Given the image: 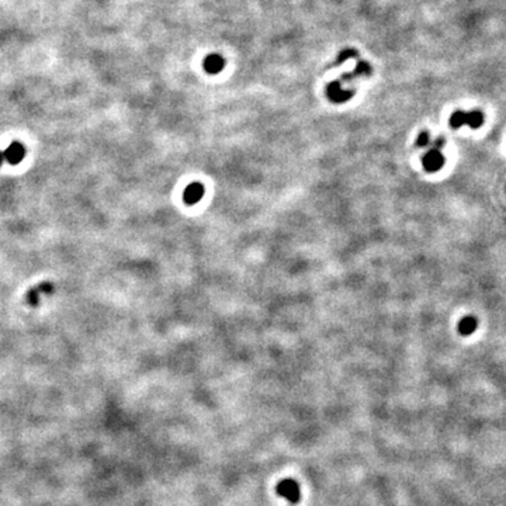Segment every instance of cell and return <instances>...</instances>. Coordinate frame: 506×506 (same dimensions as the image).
<instances>
[{"label": "cell", "mask_w": 506, "mask_h": 506, "mask_svg": "<svg viewBox=\"0 0 506 506\" xmlns=\"http://www.w3.org/2000/svg\"><path fill=\"white\" fill-rule=\"evenodd\" d=\"M41 291H40V288L37 287V288H33L31 291L29 293V301L31 302L33 305H37V302H38V294H40Z\"/></svg>", "instance_id": "cell-12"}, {"label": "cell", "mask_w": 506, "mask_h": 506, "mask_svg": "<svg viewBox=\"0 0 506 506\" xmlns=\"http://www.w3.org/2000/svg\"><path fill=\"white\" fill-rule=\"evenodd\" d=\"M477 326H478L477 319H475L474 316H464L460 322H459V332H460L461 335H464V336H468V335H471L475 332Z\"/></svg>", "instance_id": "cell-9"}, {"label": "cell", "mask_w": 506, "mask_h": 506, "mask_svg": "<svg viewBox=\"0 0 506 506\" xmlns=\"http://www.w3.org/2000/svg\"><path fill=\"white\" fill-rule=\"evenodd\" d=\"M449 124L453 130H457L463 125H468L477 130L484 124V114L479 110H471V111L457 110L450 117Z\"/></svg>", "instance_id": "cell-1"}, {"label": "cell", "mask_w": 506, "mask_h": 506, "mask_svg": "<svg viewBox=\"0 0 506 506\" xmlns=\"http://www.w3.org/2000/svg\"><path fill=\"white\" fill-rule=\"evenodd\" d=\"M204 193H206V189L201 183L198 182H194V183L189 184L186 189H184L183 193V200L187 206H194L197 203L201 200L204 197Z\"/></svg>", "instance_id": "cell-5"}, {"label": "cell", "mask_w": 506, "mask_h": 506, "mask_svg": "<svg viewBox=\"0 0 506 506\" xmlns=\"http://www.w3.org/2000/svg\"><path fill=\"white\" fill-rule=\"evenodd\" d=\"M277 494L283 496L284 499H287L290 503H298L301 499V491H299V485L297 481H294L291 478H286L280 483L277 484L276 487Z\"/></svg>", "instance_id": "cell-2"}, {"label": "cell", "mask_w": 506, "mask_h": 506, "mask_svg": "<svg viewBox=\"0 0 506 506\" xmlns=\"http://www.w3.org/2000/svg\"><path fill=\"white\" fill-rule=\"evenodd\" d=\"M349 58H357V52L355 51V49H351V48H347V49H345V51L340 52L339 57H338V59H336V65L343 63L346 59H349Z\"/></svg>", "instance_id": "cell-10"}, {"label": "cell", "mask_w": 506, "mask_h": 506, "mask_svg": "<svg viewBox=\"0 0 506 506\" xmlns=\"http://www.w3.org/2000/svg\"><path fill=\"white\" fill-rule=\"evenodd\" d=\"M326 96L331 102L334 103H345L347 100H350L355 96V90H349V89H342L339 81H335L332 83H329L326 87Z\"/></svg>", "instance_id": "cell-3"}, {"label": "cell", "mask_w": 506, "mask_h": 506, "mask_svg": "<svg viewBox=\"0 0 506 506\" xmlns=\"http://www.w3.org/2000/svg\"><path fill=\"white\" fill-rule=\"evenodd\" d=\"M422 165L425 167V170L427 172H439L444 165V156L442 155L440 150L431 149L422 158Z\"/></svg>", "instance_id": "cell-4"}, {"label": "cell", "mask_w": 506, "mask_h": 506, "mask_svg": "<svg viewBox=\"0 0 506 506\" xmlns=\"http://www.w3.org/2000/svg\"><path fill=\"white\" fill-rule=\"evenodd\" d=\"M429 144H431V134L427 133V131L420 133L418 135V138H416V145L418 146H427Z\"/></svg>", "instance_id": "cell-11"}, {"label": "cell", "mask_w": 506, "mask_h": 506, "mask_svg": "<svg viewBox=\"0 0 506 506\" xmlns=\"http://www.w3.org/2000/svg\"><path fill=\"white\" fill-rule=\"evenodd\" d=\"M443 145H444V139H443V138H437L436 141L433 142V149L440 150L443 148Z\"/></svg>", "instance_id": "cell-13"}, {"label": "cell", "mask_w": 506, "mask_h": 506, "mask_svg": "<svg viewBox=\"0 0 506 506\" xmlns=\"http://www.w3.org/2000/svg\"><path fill=\"white\" fill-rule=\"evenodd\" d=\"M3 161H5V154H3V152L0 150V165L3 163Z\"/></svg>", "instance_id": "cell-14"}, {"label": "cell", "mask_w": 506, "mask_h": 506, "mask_svg": "<svg viewBox=\"0 0 506 506\" xmlns=\"http://www.w3.org/2000/svg\"><path fill=\"white\" fill-rule=\"evenodd\" d=\"M203 68L207 73L217 75L225 68V59L219 54H210L203 62Z\"/></svg>", "instance_id": "cell-6"}, {"label": "cell", "mask_w": 506, "mask_h": 506, "mask_svg": "<svg viewBox=\"0 0 506 506\" xmlns=\"http://www.w3.org/2000/svg\"><path fill=\"white\" fill-rule=\"evenodd\" d=\"M3 154H5V159L9 163L17 165V163L23 161L24 156H26V148L20 142H12Z\"/></svg>", "instance_id": "cell-7"}, {"label": "cell", "mask_w": 506, "mask_h": 506, "mask_svg": "<svg viewBox=\"0 0 506 506\" xmlns=\"http://www.w3.org/2000/svg\"><path fill=\"white\" fill-rule=\"evenodd\" d=\"M371 66L368 65L367 62H364V61H359L357 62V66H356V69L353 70V72H350V73H346V75H343L342 78H340V85L343 83V82H349V81H351V79H355V78H357V76H363V75H370L371 73Z\"/></svg>", "instance_id": "cell-8"}]
</instances>
